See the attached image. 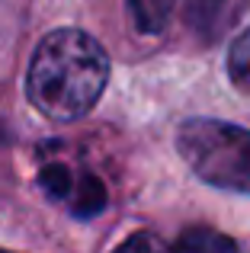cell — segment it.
I'll return each mask as SVG.
<instances>
[{"label": "cell", "instance_id": "1", "mask_svg": "<svg viewBox=\"0 0 250 253\" xmlns=\"http://www.w3.org/2000/svg\"><path fill=\"white\" fill-rule=\"evenodd\" d=\"M109 81L106 48L81 29H55L39 42L26 74V96L55 122L87 116Z\"/></svg>", "mask_w": 250, "mask_h": 253}, {"label": "cell", "instance_id": "2", "mask_svg": "<svg viewBox=\"0 0 250 253\" xmlns=\"http://www.w3.org/2000/svg\"><path fill=\"white\" fill-rule=\"evenodd\" d=\"M176 151L208 186L250 196V131L218 119H189L176 131Z\"/></svg>", "mask_w": 250, "mask_h": 253}, {"label": "cell", "instance_id": "3", "mask_svg": "<svg viewBox=\"0 0 250 253\" xmlns=\"http://www.w3.org/2000/svg\"><path fill=\"white\" fill-rule=\"evenodd\" d=\"M244 0H186V23L202 42H218L238 23Z\"/></svg>", "mask_w": 250, "mask_h": 253}, {"label": "cell", "instance_id": "4", "mask_svg": "<svg viewBox=\"0 0 250 253\" xmlns=\"http://www.w3.org/2000/svg\"><path fill=\"white\" fill-rule=\"evenodd\" d=\"M71 199H74L71 211H74L77 218H96L106 209V186L100 183V176L83 173V176L77 179V186L71 189Z\"/></svg>", "mask_w": 250, "mask_h": 253}, {"label": "cell", "instance_id": "5", "mask_svg": "<svg viewBox=\"0 0 250 253\" xmlns=\"http://www.w3.org/2000/svg\"><path fill=\"white\" fill-rule=\"evenodd\" d=\"M170 247L183 250V253H231V250H238V244H234L231 237L212 231V228H189V231H183Z\"/></svg>", "mask_w": 250, "mask_h": 253}, {"label": "cell", "instance_id": "6", "mask_svg": "<svg viewBox=\"0 0 250 253\" xmlns=\"http://www.w3.org/2000/svg\"><path fill=\"white\" fill-rule=\"evenodd\" d=\"M173 6H176V0H128L131 19H135L138 32H144V36H157L167 26Z\"/></svg>", "mask_w": 250, "mask_h": 253}, {"label": "cell", "instance_id": "7", "mask_svg": "<svg viewBox=\"0 0 250 253\" xmlns=\"http://www.w3.org/2000/svg\"><path fill=\"white\" fill-rule=\"evenodd\" d=\"M228 77L241 93H250V26L231 42L228 51Z\"/></svg>", "mask_w": 250, "mask_h": 253}, {"label": "cell", "instance_id": "8", "mask_svg": "<svg viewBox=\"0 0 250 253\" xmlns=\"http://www.w3.org/2000/svg\"><path fill=\"white\" fill-rule=\"evenodd\" d=\"M39 186L48 199H68L74 189V176L64 164H48V167L39 170Z\"/></svg>", "mask_w": 250, "mask_h": 253}, {"label": "cell", "instance_id": "9", "mask_svg": "<svg viewBox=\"0 0 250 253\" xmlns=\"http://www.w3.org/2000/svg\"><path fill=\"white\" fill-rule=\"evenodd\" d=\"M119 250H157V253H161V250H167V244H164L161 237L144 234V231H141V234H131L128 241H122Z\"/></svg>", "mask_w": 250, "mask_h": 253}]
</instances>
